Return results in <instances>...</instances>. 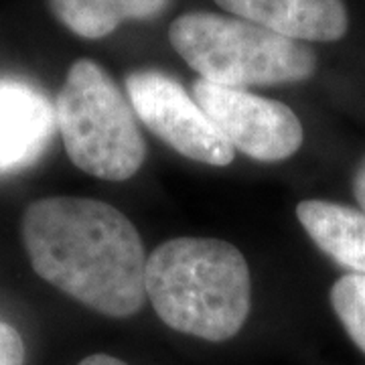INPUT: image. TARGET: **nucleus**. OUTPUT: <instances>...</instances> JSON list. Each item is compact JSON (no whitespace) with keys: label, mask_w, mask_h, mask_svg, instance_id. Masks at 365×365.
I'll return each instance as SVG.
<instances>
[{"label":"nucleus","mask_w":365,"mask_h":365,"mask_svg":"<svg viewBox=\"0 0 365 365\" xmlns=\"http://www.w3.org/2000/svg\"><path fill=\"white\" fill-rule=\"evenodd\" d=\"M33 270L96 313L126 319L146 300V254L134 223L110 203L45 197L23 215Z\"/></svg>","instance_id":"1"},{"label":"nucleus","mask_w":365,"mask_h":365,"mask_svg":"<svg viewBox=\"0 0 365 365\" xmlns=\"http://www.w3.org/2000/svg\"><path fill=\"white\" fill-rule=\"evenodd\" d=\"M144 288L165 325L215 343L235 337L252 309L248 262L230 242L213 237L157 246L146 258Z\"/></svg>","instance_id":"2"},{"label":"nucleus","mask_w":365,"mask_h":365,"mask_svg":"<svg viewBox=\"0 0 365 365\" xmlns=\"http://www.w3.org/2000/svg\"><path fill=\"white\" fill-rule=\"evenodd\" d=\"M169 41L201 79L223 88L299 83L317 71V55L307 43L232 14H181L170 23Z\"/></svg>","instance_id":"3"},{"label":"nucleus","mask_w":365,"mask_h":365,"mask_svg":"<svg viewBox=\"0 0 365 365\" xmlns=\"http://www.w3.org/2000/svg\"><path fill=\"white\" fill-rule=\"evenodd\" d=\"M69 160L91 177L128 181L146 158V143L128 98L104 67L78 59L55 102Z\"/></svg>","instance_id":"4"},{"label":"nucleus","mask_w":365,"mask_h":365,"mask_svg":"<svg viewBox=\"0 0 365 365\" xmlns=\"http://www.w3.org/2000/svg\"><path fill=\"white\" fill-rule=\"evenodd\" d=\"M126 91L134 114L175 153L211 167H227L234 160V146L213 126L195 98L165 71H132L126 76Z\"/></svg>","instance_id":"5"},{"label":"nucleus","mask_w":365,"mask_h":365,"mask_svg":"<svg viewBox=\"0 0 365 365\" xmlns=\"http://www.w3.org/2000/svg\"><path fill=\"white\" fill-rule=\"evenodd\" d=\"M193 98L234 150L246 157L276 163L297 155L302 146V124L282 102L201 78L193 83Z\"/></svg>","instance_id":"6"},{"label":"nucleus","mask_w":365,"mask_h":365,"mask_svg":"<svg viewBox=\"0 0 365 365\" xmlns=\"http://www.w3.org/2000/svg\"><path fill=\"white\" fill-rule=\"evenodd\" d=\"M57 128L55 106L25 79L0 78V175L31 167Z\"/></svg>","instance_id":"7"},{"label":"nucleus","mask_w":365,"mask_h":365,"mask_svg":"<svg viewBox=\"0 0 365 365\" xmlns=\"http://www.w3.org/2000/svg\"><path fill=\"white\" fill-rule=\"evenodd\" d=\"M225 13L300 43L345 37L349 14L343 0H215Z\"/></svg>","instance_id":"8"},{"label":"nucleus","mask_w":365,"mask_h":365,"mask_svg":"<svg viewBox=\"0 0 365 365\" xmlns=\"http://www.w3.org/2000/svg\"><path fill=\"white\" fill-rule=\"evenodd\" d=\"M302 230L314 246L349 274L365 276V211L325 199L297 205Z\"/></svg>","instance_id":"9"},{"label":"nucleus","mask_w":365,"mask_h":365,"mask_svg":"<svg viewBox=\"0 0 365 365\" xmlns=\"http://www.w3.org/2000/svg\"><path fill=\"white\" fill-rule=\"evenodd\" d=\"M53 16L81 39H104L126 21H150L170 0H47Z\"/></svg>","instance_id":"10"},{"label":"nucleus","mask_w":365,"mask_h":365,"mask_svg":"<svg viewBox=\"0 0 365 365\" xmlns=\"http://www.w3.org/2000/svg\"><path fill=\"white\" fill-rule=\"evenodd\" d=\"M329 300L349 339L365 353V276H341L331 287Z\"/></svg>","instance_id":"11"},{"label":"nucleus","mask_w":365,"mask_h":365,"mask_svg":"<svg viewBox=\"0 0 365 365\" xmlns=\"http://www.w3.org/2000/svg\"><path fill=\"white\" fill-rule=\"evenodd\" d=\"M25 341L9 323H0V365H25Z\"/></svg>","instance_id":"12"},{"label":"nucleus","mask_w":365,"mask_h":365,"mask_svg":"<svg viewBox=\"0 0 365 365\" xmlns=\"http://www.w3.org/2000/svg\"><path fill=\"white\" fill-rule=\"evenodd\" d=\"M353 195L361 211H365V157L357 165L355 175H353Z\"/></svg>","instance_id":"13"},{"label":"nucleus","mask_w":365,"mask_h":365,"mask_svg":"<svg viewBox=\"0 0 365 365\" xmlns=\"http://www.w3.org/2000/svg\"><path fill=\"white\" fill-rule=\"evenodd\" d=\"M78 365H128L126 361L118 359V357H112V355H106V353H96V355H90L86 359H81Z\"/></svg>","instance_id":"14"}]
</instances>
